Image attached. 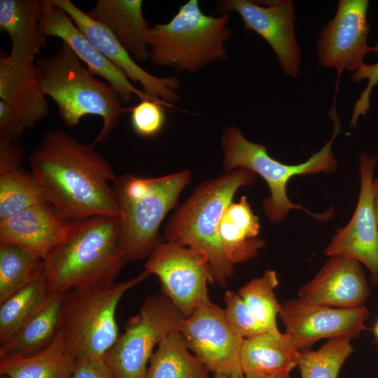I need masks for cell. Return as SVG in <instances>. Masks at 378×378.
Here are the masks:
<instances>
[{
	"label": "cell",
	"mask_w": 378,
	"mask_h": 378,
	"mask_svg": "<svg viewBox=\"0 0 378 378\" xmlns=\"http://www.w3.org/2000/svg\"><path fill=\"white\" fill-rule=\"evenodd\" d=\"M29 162L47 201L69 220L118 218L113 188L116 176L92 144H83L63 130L54 129L44 134Z\"/></svg>",
	"instance_id": "1"
},
{
	"label": "cell",
	"mask_w": 378,
	"mask_h": 378,
	"mask_svg": "<svg viewBox=\"0 0 378 378\" xmlns=\"http://www.w3.org/2000/svg\"><path fill=\"white\" fill-rule=\"evenodd\" d=\"M126 262L118 218L95 216L76 221L43 260L48 292L115 281Z\"/></svg>",
	"instance_id": "2"
},
{
	"label": "cell",
	"mask_w": 378,
	"mask_h": 378,
	"mask_svg": "<svg viewBox=\"0 0 378 378\" xmlns=\"http://www.w3.org/2000/svg\"><path fill=\"white\" fill-rule=\"evenodd\" d=\"M255 174L237 168L201 183L174 211L164 230V240L192 248L206 256L214 281L226 286L234 266L225 257L218 234L220 220L237 190L255 181Z\"/></svg>",
	"instance_id": "3"
},
{
	"label": "cell",
	"mask_w": 378,
	"mask_h": 378,
	"mask_svg": "<svg viewBox=\"0 0 378 378\" xmlns=\"http://www.w3.org/2000/svg\"><path fill=\"white\" fill-rule=\"evenodd\" d=\"M35 66L43 92L55 102L62 122L72 127L84 116H99L103 125L92 144L105 141L127 111L115 90L98 80L64 42L51 57L36 59Z\"/></svg>",
	"instance_id": "4"
},
{
	"label": "cell",
	"mask_w": 378,
	"mask_h": 378,
	"mask_svg": "<svg viewBox=\"0 0 378 378\" xmlns=\"http://www.w3.org/2000/svg\"><path fill=\"white\" fill-rule=\"evenodd\" d=\"M230 20L229 13L206 15L197 0H189L168 22L150 27L146 36L149 60L180 73L197 72L225 60Z\"/></svg>",
	"instance_id": "5"
},
{
	"label": "cell",
	"mask_w": 378,
	"mask_h": 378,
	"mask_svg": "<svg viewBox=\"0 0 378 378\" xmlns=\"http://www.w3.org/2000/svg\"><path fill=\"white\" fill-rule=\"evenodd\" d=\"M335 123L332 138L323 147L307 161L298 164H286L272 158L267 148L248 140L237 127L227 125L220 136L223 152L222 164L225 172L237 168L247 169L260 176L267 183L270 195L262 202L265 215L272 223L283 221L291 209L307 212L318 220L329 218L332 210L314 214L299 204L293 203L287 195L288 181L297 175L334 172L337 162L332 150L333 141L340 132V122L337 114L330 116Z\"/></svg>",
	"instance_id": "6"
},
{
	"label": "cell",
	"mask_w": 378,
	"mask_h": 378,
	"mask_svg": "<svg viewBox=\"0 0 378 378\" xmlns=\"http://www.w3.org/2000/svg\"><path fill=\"white\" fill-rule=\"evenodd\" d=\"M189 170L141 178L132 173L113 183L118 210L122 248L127 262L147 258L160 241L159 228L190 183Z\"/></svg>",
	"instance_id": "7"
},
{
	"label": "cell",
	"mask_w": 378,
	"mask_h": 378,
	"mask_svg": "<svg viewBox=\"0 0 378 378\" xmlns=\"http://www.w3.org/2000/svg\"><path fill=\"white\" fill-rule=\"evenodd\" d=\"M150 274L145 270L122 282L95 284L66 292L59 332L76 358H104L120 336L115 318L118 303L127 290Z\"/></svg>",
	"instance_id": "8"
},
{
	"label": "cell",
	"mask_w": 378,
	"mask_h": 378,
	"mask_svg": "<svg viewBox=\"0 0 378 378\" xmlns=\"http://www.w3.org/2000/svg\"><path fill=\"white\" fill-rule=\"evenodd\" d=\"M183 316L163 293L148 295L104 357L116 378H146L153 349L180 330Z\"/></svg>",
	"instance_id": "9"
},
{
	"label": "cell",
	"mask_w": 378,
	"mask_h": 378,
	"mask_svg": "<svg viewBox=\"0 0 378 378\" xmlns=\"http://www.w3.org/2000/svg\"><path fill=\"white\" fill-rule=\"evenodd\" d=\"M145 268L158 276L162 292L183 318L211 302L207 284L215 281L209 262L202 253L160 241L147 258Z\"/></svg>",
	"instance_id": "10"
},
{
	"label": "cell",
	"mask_w": 378,
	"mask_h": 378,
	"mask_svg": "<svg viewBox=\"0 0 378 378\" xmlns=\"http://www.w3.org/2000/svg\"><path fill=\"white\" fill-rule=\"evenodd\" d=\"M220 0L216 4L219 13H237L245 30L260 36L272 48L284 72L290 78L298 76L301 51L295 35L297 17L291 0Z\"/></svg>",
	"instance_id": "11"
},
{
	"label": "cell",
	"mask_w": 378,
	"mask_h": 378,
	"mask_svg": "<svg viewBox=\"0 0 378 378\" xmlns=\"http://www.w3.org/2000/svg\"><path fill=\"white\" fill-rule=\"evenodd\" d=\"M180 332L190 351L214 374H243L244 339L229 324L224 309L211 301L183 318Z\"/></svg>",
	"instance_id": "12"
},
{
	"label": "cell",
	"mask_w": 378,
	"mask_h": 378,
	"mask_svg": "<svg viewBox=\"0 0 378 378\" xmlns=\"http://www.w3.org/2000/svg\"><path fill=\"white\" fill-rule=\"evenodd\" d=\"M360 188L357 206L349 223L336 231L324 254L342 255L362 262L378 287V224L373 207V175L378 155L362 153L358 158Z\"/></svg>",
	"instance_id": "13"
},
{
	"label": "cell",
	"mask_w": 378,
	"mask_h": 378,
	"mask_svg": "<svg viewBox=\"0 0 378 378\" xmlns=\"http://www.w3.org/2000/svg\"><path fill=\"white\" fill-rule=\"evenodd\" d=\"M279 318L298 350L321 339L358 337L365 329L370 313L365 306L334 308L312 305L292 298L281 304Z\"/></svg>",
	"instance_id": "14"
},
{
	"label": "cell",
	"mask_w": 378,
	"mask_h": 378,
	"mask_svg": "<svg viewBox=\"0 0 378 378\" xmlns=\"http://www.w3.org/2000/svg\"><path fill=\"white\" fill-rule=\"evenodd\" d=\"M368 0H340L335 17L322 29L316 43L321 65L335 69L337 83L344 71H356L370 53Z\"/></svg>",
	"instance_id": "15"
},
{
	"label": "cell",
	"mask_w": 378,
	"mask_h": 378,
	"mask_svg": "<svg viewBox=\"0 0 378 378\" xmlns=\"http://www.w3.org/2000/svg\"><path fill=\"white\" fill-rule=\"evenodd\" d=\"M42 29L45 36L62 39L92 74L107 81L122 103H128L134 96H136L141 100L155 101L167 108L178 109L176 105L153 98L136 88L121 70L94 46L69 15L52 0H42Z\"/></svg>",
	"instance_id": "16"
},
{
	"label": "cell",
	"mask_w": 378,
	"mask_h": 378,
	"mask_svg": "<svg viewBox=\"0 0 378 378\" xmlns=\"http://www.w3.org/2000/svg\"><path fill=\"white\" fill-rule=\"evenodd\" d=\"M71 18L80 31L111 62L133 83L138 82L144 92L155 99L175 105L179 100L180 83L174 76L158 77L140 66L103 24L90 18L71 0H52Z\"/></svg>",
	"instance_id": "17"
},
{
	"label": "cell",
	"mask_w": 378,
	"mask_h": 378,
	"mask_svg": "<svg viewBox=\"0 0 378 378\" xmlns=\"http://www.w3.org/2000/svg\"><path fill=\"white\" fill-rule=\"evenodd\" d=\"M370 295L365 275L357 260L330 256L315 277L302 285L298 298L304 303L334 308L363 306Z\"/></svg>",
	"instance_id": "18"
},
{
	"label": "cell",
	"mask_w": 378,
	"mask_h": 378,
	"mask_svg": "<svg viewBox=\"0 0 378 378\" xmlns=\"http://www.w3.org/2000/svg\"><path fill=\"white\" fill-rule=\"evenodd\" d=\"M74 222L47 201L0 220V244L20 246L44 260Z\"/></svg>",
	"instance_id": "19"
},
{
	"label": "cell",
	"mask_w": 378,
	"mask_h": 378,
	"mask_svg": "<svg viewBox=\"0 0 378 378\" xmlns=\"http://www.w3.org/2000/svg\"><path fill=\"white\" fill-rule=\"evenodd\" d=\"M42 15V1L0 0V29L10 38L8 56L20 65L35 66L36 56L46 38Z\"/></svg>",
	"instance_id": "20"
},
{
	"label": "cell",
	"mask_w": 378,
	"mask_h": 378,
	"mask_svg": "<svg viewBox=\"0 0 378 378\" xmlns=\"http://www.w3.org/2000/svg\"><path fill=\"white\" fill-rule=\"evenodd\" d=\"M0 98L15 110L26 129L49 114L36 66L20 65L8 55L0 59Z\"/></svg>",
	"instance_id": "21"
},
{
	"label": "cell",
	"mask_w": 378,
	"mask_h": 378,
	"mask_svg": "<svg viewBox=\"0 0 378 378\" xmlns=\"http://www.w3.org/2000/svg\"><path fill=\"white\" fill-rule=\"evenodd\" d=\"M65 293L48 292L29 316L0 344V358L31 356L49 346L59 332Z\"/></svg>",
	"instance_id": "22"
},
{
	"label": "cell",
	"mask_w": 378,
	"mask_h": 378,
	"mask_svg": "<svg viewBox=\"0 0 378 378\" xmlns=\"http://www.w3.org/2000/svg\"><path fill=\"white\" fill-rule=\"evenodd\" d=\"M141 0H97L87 15L105 25L136 61L149 59Z\"/></svg>",
	"instance_id": "23"
},
{
	"label": "cell",
	"mask_w": 378,
	"mask_h": 378,
	"mask_svg": "<svg viewBox=\"0 0 378 378\" xmlns=\"http://www.w3.org/2000/svg\"><path fill=\"white\" fill-rule=\"evenodd\" d=\"M299 350L286 332H264L244 339L240 354L245 378H274L298 366Z\"/></svg>",
	"instance_id": "24"
},
{
	"label": "cell",
	"mask_w": 378,
	"mask_h": 378,
	"mask_svg": "<svg viewBox=\"0 0 378 378\" xmlns=\"http://www.w3.org/2000/svg\"><path fill=\"white\" fill-rule=\"evenodd\" d=\"M260 229L247 197L232 202L220 220L218 234L225 258L232 266L255 258L265 244L258 237Z\"/></svg>",
	"instance_id": "25"
},
{
	"label": "cell",
	"mask_w": 378,
	"mask_h": 378,
	"mask_svg": "<svg viewBox=\"0 0 378 378\" xmlns=\"http://www.w3.org/2000/svg\"><path fill=\"white\" fill-rule=\"evenodd\" d=\"M76 358L60 332L51 344L33 356L0 358V374L6 378H72Z\"/></svg>",
	"instance_id": "26"
},
{
	"label": "cell",
	"mask_w": 378,
	"mask_h": 378,
	"mask_svg": "<svg viewBox=\"0 0 378 378\" xmlns=\"http://www.w3.org/2000/svg\"><path fill=\"white\" fill-rule=\"evenodd\" d=\"M209 372L177 330L158 344L150 358L146 378H209Z\"/></svg>",
	"instance_id": "27"
},
{
	"label": "cell",
	"mask_w": 378,
	"mask_h": 378,
	"mask_svg": "<svg viewBox=\"0 0 378 378\" xmlns=\"http://www.w3.org/2000/svg\"><path fill=\"white\" fill-rule=\"evenodd\" d=\"M45 272L43 260L14 244H0V302Z\"/></svg>",
	"instance_id": "28"
},
{
	"label": "cell",
	"mask_w": 378,
	"mask_h": 378,
	"mask_svg": "<svg viewBox=\"0 0 378 378\" xmlns=\"http://www.w3.org/2000/svg\"><path fill=\"white\" fill-rule=\"evenodd\" d=\"M47 202L42 188L20 168L0 174V220Z\"/></svg>",
	"instance_id": "29"
},
{
	"label": "cell",
	"mask_w": 378,
	"mask_h": 378,
	"mask_svg": "<svg viewBox=\"0 0 378 378\" xmlns=\"http://www.w3.org/2000/svg\"><path fill=\"white\" fill-rule=\"evenodd\" d=\"M48 293L46 273L0 302V344L29 316Z\"/></svg>",
	"instance_id": "30"
},
{
	"label": "cell",
	"mask_w": 378,
	"mask_h": 378,
	"mask_svg": "<svg viewBox=\"0 0 378 378\" xmlns=\"http://www.w3.org/2000/svg\"><path fill=\"white\" fill-rule=\"evenodd\" d=\"M278 284L276 272L267 270L262 276L251 280L238 291L255 319L270 332H279L276 326V316L281 304L278 302L274 293Z\"/></svg>",
	"instance_id": "31"
},
{
	"label": "cell",
	"mask_w": 378,
	"mask_h": 378,
	"mask_svg": "<svg viewBox=\"0 0 378 378\" xmlns=\"http://www.w3.org/2000/svg\"><path fill=\"white\" fill-rule=\"evenodd\" d=\"M352 352L351 340L345 338L330 340L315 351L300 350L298 366L301 378H337Z\"/></svg>",
	"instance_id": "32"
},
{
	"label": "cell",
	"mask_w": 378,
	"mask_h": 378,
	"mask_svg": "<svg viewBox=\"0 0 378 378\" xmlns=\"http://www.w3.org/2000/svg\"><path fill=\"white\" fill-rule=\"evenodd\" d=\"M223 299L226 318L232 329L244 340L267 332L255 319L238 293L227 290Z\"/></svg>",
	"instance_id": "33"
},
{
	"label": "cell",
	"mask_w": 378,
	"mask_h": 378,
	"mask_svg": "<svg viewBox=\"0 0 378 378\" xmlns=\"http://www.w3.org/2000/svg\"><path fill=\"white\" fill-rule=\"evenodd\" d=\"M165 108L150 99H143L130 109L132 129L140 136L153 137L163 129L165 122Z\"/></svg>",
	"instance_id": "34"
},
{
	"label": "cell",
	"mask_w": 378,
	"mask_h": 378,
	"mask_svg": "<svg viewBox=\"0 0 378 378\" xmlns=\"http://www.w3.org/2000/svg\"><path fill=\"white\" fill-rule=\"evenodd\" d=\"M370 52H378V41L376 42L375 46L370 47ZM351 78L356 83L363 79H366L368 81L365 88L356 101L352 112L350 125L355 127L358 118L365 115L370 109V95L374 87L378 84V62L372 64L364 62L356 71L353 72Z\"/></svg>",
	"instance_id": "35"
},
{
	"label": "cell",
	"mask_w": 378,
	"mask_h": 378,
	"mask_svg": "<svg viewBox=\"0 0 378 378\" xmlns=\"http://www.w3.org/2000/svg\"><path fill=\"white\" fill-rule=\"evenodd\" d=\"M25 130L26 127L15 110L0 100V138L17 141Z\"/></svg>",
	"instance_id": "36"
},
{
	"label": "cell",
	"mask_w": 378,
	"mask_h": 378,
	"mask_svg": "<svg viewBox=\"0 0 378 378\" xmlns=\"http://www.w3.org/2000/svg\"><path fill=\"white\" fill-rule=\"evenodd\" d=\"M72 378H116L104 358H76Z\"/></svg>",
	"instance_id": "37"
},
{
	"label": "cell",
	"mask_w": 378,
	"mask_h": 378,
	"mask_svg": "<svg viewBox=\"0 0 378 378\" xmlns=\"http://www.w3.org/2000/svg\"><path fill=\"white\" fill-rule=\"evenodd\" d=\"M23 148L16 141L0 138V174L20 168Z\"/></svg>",
	"instance_id": "38"
},
{
	"label": "cell",
	"mask_w": 378,
	"mask_h": 378,
	"mask_svg": "<svg viewBox=\"0 0 378 378\" xmlns=\"http://www.w3.org/2000/svg\"><path fill=\"white\" fill-rule=\"evenodd\" d=\"M373 207L378 224V178L373 181Z\"/></svg>",
	"instance_id": "39"
},
{
	"label": "cell",
	"mask_w": 378,
	"mask_h": 378,
	"mask_svg": "<svg viewBox=\"0 0 378 378\" xmlns=\"http://www.w3.org/2000/svg\"><path fill=\"white\" fill-rule=\"evenodd\" d=\"M214 378H245L244 374H214Z\"/></svg>",
	"instance_id": "40"
},
{
	"label": "cell",
	"mask_w": 378,
	"mask_h": 378,
	"mask_svg": "<svg viewBox=\"0 0 378 378\" xmlns=\"http://www.w3.org/2000/svg\"><path fill=\"white\" fill-rule=\"evenodd\" d=\"M374 336L377 339V340L378 341V321L374 326Z\"/></svg>",
	"instance_id": "41"
},
{
	"label": "cell",
	"mask_w": 378,
	"mask_h": 378,
	"mask_svg": "<svg viewBox=\"0 0 378 378\" xmlns=\"http://www.w3.org/2000/svg\"><path fill=\"white\" fill-rule=\"evenodd\" d=\"M274 378H291V377H290V374H287L281 375V376L276 377H274Z\"/></svg>",
	"instance_id": "42"
},
{
	"label": "cell",
	"mask_w": 378,
	"mask_h": 378,
	"mask_svg": "<svg viewBox=\"0 0 378 378\" xmlns=\"http://www.w3.org/2000/svg\"><path fill=\"white\" fill-rule=\"evenodd\" d=\"M343 378H346V377H343Z\"/></svg>",
	"instance_id": "43"
}]
</instances>
